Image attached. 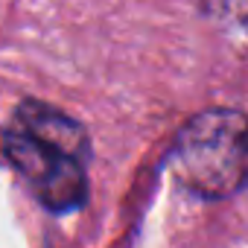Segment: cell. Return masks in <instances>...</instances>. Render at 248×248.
I'll return each instance as SVG.
<instances>
[{"instance_id": "6da1fadb", "label": "cell", "mask_w": 248, "mask_h": 248, "mask_svg": "<svg viewBox=\"0 0 248 248\" xmlns=\"http://www.w3.org/2000/svg\"><path fill=\"white\" fill-rule=\"evenodd\" d=\"M12 167L30 181L38 202L67 213L88 199V135L73 117L47 105L24 102L3 135Z\"/></svg>"}, {"instance_id": "7a4b0ae2", "label": "cell", "mask_w": 248, "mask_h": 248, "mask_svg": "<svg viewBox=\"0 0 248 248\" xmlns=\"http://www.w3.org/2000/svg\"><path fill=\"white\" fill-rule=\"evenodd\" d=\"M175 172L202 199H228L248 184V117L207 108L184 123L175 140Z\"/></svg>"}]
</instances>
